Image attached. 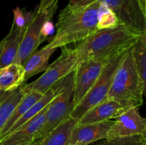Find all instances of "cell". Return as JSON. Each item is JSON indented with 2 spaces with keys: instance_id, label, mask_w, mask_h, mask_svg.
Segmentation results:
<instances>
[{
  "instance_id": "obj_3",
  "label": "cell",
  "mask_w": 146,
  "mask_h": 145,
  "mask_svg": "<svg viewBox=\"0 0 146 145\" xmlns=\"http://www.w3.org/2000/svg\"><path fill=\"white\" fill-rule=\"evenodd\" d=\"M143 81L131 49L115 71L107 99L115 100L132 107H140L143 102Z\"/></svg>"
},
{
  "instance_id": "obj_31",
  "label": "cell",
  "mask_w": 146,
  "mask_h": 145,
  "mask_svg": "<svg viewBox=\"0 0 146 145\" xmlns=\"http://www.w3.org/2000/svg\"><path fill=\"white\" fill-rule=\"evenodd\" d=\"M1 41H0V50H1Z\"/></svg>"
},
{
  "instance_id": "obj_24",
  "label": "cell",
  "mask_w": 146,
  "mask_h": 145,
  "mask_svg": "<svg viewBox=\"0 0 146 145\" xmlns=\"http://www.w3.org/2000/svg\"><path fill=\"white\" fill-rule=\"evenodd\" d=\"M13 12H14L13 23L18 28L26 29L34 15V10L31 11H27L24 9H21L19 7H17L14 9Z\"/></svg>"
},
{
  "instance_id": "obj_6",
  "label": "cell",
  "mask_w": 146,
  "mask_h": 145,
  "mask_svg": "<svg viewBox=\"0 0 146 145\" xmlns=\"http://www.w3.org/2000/svg\"><path fill=\"white\" fill-rule=\"evenodd\" d=\"M128 52L109 58L94 86L74 107L70 117L78 121L88 111L107 99L115 71Z\"/></svg>"
},
{
  "instance_id": "obj_8",
  "label": "cell",
  "mask_w": 146,
  "mask_h": 145,
  "mask_svg": "<svg viewBox=\"0 0 146 145\" xmlns=\"http://www.w3.org/2000/svg\"><path fill=\"white\" fill-rule=\"evenodd\" d=\"M109 58L82 60L74 71V107L82 100L98 80Z\"/></svg>"
},
{
  "instance_id": "obj_5",
  "label": "cell",
  "mask_w": 146,
  "mask_h": 145,
  "mask_svg": "<svg viewBox=\"0 0 146 145\" xmlns=\"http://www.w3.org/2000/svg\"><path fill=\"white\" fill-rule=\"evenodd\" d=\"M74 109V71L66 75L61 92L48 104L46 119L37 134V140L46 134L68 119Z\"/></svg>"
},
{
  "instance_id": "obj_32",
  "label": "cell",
  "mask_w": 146,
  "mask_h": 145,
  "mask_svg": "<svg viewBox=\"0 0 146 145\" xmlns=\"http://www.w3.org/2000/svg\"><path fill=\"white\" fill-rule=\"evenodd\" d=\"M143 95H145V98H146V91H145V92H144Z\"/></svg>"
},
{
  "instance_id": "obj_23",
  "label": "cell",
  "mask_w": 146,
  "mask_h": 145,
  "mask_svg": "<svg viewBox=\"0 0 146 145\" xmlns=\"http://www.w3.org/2000/svg\"><path fill=\"white\" fill-rule=\"evenodd\" d=\"M98 145H145V141L140 135L106 138Z\"/></svg>"
},
{
  "instance_id": "obj_25",
  "label": "cell",
  "mask_w": 146,
  "mask_h": 145,
  "mask_svg": "<svg viewBox=\"0 0 146 145\" xmlns=\"http://www.w3.org/2000/svg\"><path fill=\"white\" fill-rule=\"evenodd\" d=\"M54 27L52 23L51 22V21H48L46 23H44V24L43 25L42 28H41V35L44 38H45L46 39L47 38L48 36L50 34L54 32Z\"/></svg>"
},
{
  "instance_id": "obj_4",
  "label": "cell",
  "mask_w": 146,
  "mask_h": 145,
  "mask_svg": "<svg viewBox=\"0 0 146 145\" xmlns=\"http://www.w3.org/2000/svg\"><path fill=\"white\" fill-rule=\"evenodd\" d=\"M62 48L59 57L48 67L41 76L31 83L21 85L25 93L36 91L44 94L58 81L76 71L81 61L79 55L75 48H68L67 45Z\"/></svg>"
},
{
  "instance_id": "obj_29",
  "label": "cell",
  "mask_w": 146,
  "mask_h": 145,
  "mask_svg": "<svg viewBox=\"0 0 146 145\" xmlns=\"http://www.w3.org/2000/svg\"><path fill=\"white\" fill-rule=\"evenodd\" d=\"M30 145H41V140H37Z\"/></svg>"
},
{
  "instance_id": "obj_30",
  "label": "cell",
  "mask_w": 146,
  "mask_h": 145,
  "mask_svg": "<svg viewBox=\"0 0 146 145\" xmlns=\"http://www.w3.org/2000/svg\"><path fill=\"white\" fill-rule=\"evenodd\" d=\"M144 141H145V145H146V137H144Z\"/></svg>"
},
{
  "instance_id": "obj_9",
  "label": "cell",
  "mask_w": 146,
  "mask_h": 145,
  "mask_svg": "<svg viewBox=\"0 0 146 145\" xmlns=\"http://www.w3.org/2000/svg\"><path fill=\"white\" fill-rule=\"evenodd\" d=\"M140 135L146 137V119L139 112V107H131L115 119L107 138Z\"/></svg>"
},
{
  "instance_id": "obj_19",
  "label": "cell",
  "mask_w": 146,
  "mask_h": 145,
  "mask_svg": "<svg viewBox=\"0 0 146 145\" xmlns=\"http://www.w3.org/2000/svg\"><path fill=\"white\" fill-rule=\"evenodd\" d=\"M43 95L44 94H41L36 91H31V92H28L24 97V98L14 108V111L11 114L9 117L8 118L6 123L4 124L2 129L0 131V141L6 136L8 131L13 126V125L22 115H24V113L27 112V110L42 97Z\"/></svg>"
},
{
  "instance_id": "obj_20",
  "label": "cell",
  "mask_w": 146,
  "mask_h": 145,
  "mask_svg": "<svg viewBox=\"0 0 146 145\" xmlns=\"http://www.w3.org/2000/svg\"><path fill=\"white\" fill-rule=\"evenodd\" d=\"M138 72L144 83V92L146 91V31L131 48Z\"/></svg>"
},
{
  "instance_id": "obj_26",
  "label": "cell",
  "mask_w": 146,
  "mask_h": 145,
  "mask_svg": "<svg viewBox=\"0 0 146 145\" xmlns=\"http://www.w3.org/2000/svg\"><path fill=\"white\" fill-rule=\"evenodd\" d=\"M56 1V0H41L40 4H38L37 8V11H41L46 9L48 7H51L53 4Z\"/></svg>"
},
{
  "instance_id": "obj_28",
  "label": "cell",
  "mask_w": 146,
  "mask_h": 145,
  "mask_svg": "<svg viewBox=\"0 0 146 145\" xmlns=\"http://www.w3.org/2000/svg\"><path fill=\"white\" fill-rule=\"evenodd\" d=\"M11 92H2V91H0V105H1V102L7 98L9 94Z\"/></svg>"
},
{
  "instance_id": "obj_15",
  "label": "cell",
  "mask_w": 146,
  "mask_h": 145,
  "mask_svg": "<svg viewBox=\"0 0 146 145\" xmlns=\"http://www.w3.org/2000/svg\"><path fill=\"white\" fill-rule=\"evenodd\" d=\"M25 29H21L12 23L7 36L1 40L0 50V68L13 63L18 53Z\"/></svg>"
},
{
  "instance_id": "obj_2",
  "label": "cell",
  "mask_w": 146,
  "mask_h": 145,
  "mask_svg": "<svg viewBox=\"0 0 146 145\" xmlns=\"http://www.w3.org/2000/svg\"><path fill=\"white\" fill-rule=\"evenodd\" d=\"M143 32L131 26L119 24L114 28L98 30L78 42L74 48L81 61L110 58L129 51Z\"/></svg>"
},
{
  "instance_id": "obj_17",
  "label": "cell",
  "mask_w": 146,
  "mask_h": 145,
  "mask_svg": "<svg viewBox=\"0 0 146 145\" xmlns=\"http://www.w3.org/2000/svg\"><path fill=\"white\" fill-rule=\"evenodd\" d=\"M25 71L24 66L13 63L0 68V91L11 92L24 85Z\"/></svg>"
},
{
  "instance_id": "obj_10",
  "label": "cell",
  "mask_w": 146,
  "mask_h": 145,
  "mask_svg": "<svg viewBox=\"0 0 146 145\" xmlns=\"http://www.w3.org/2000/svg\"><path fill=\"white\" fill-rule=\"evenodd\" d=\"M115 13L120 24L146 31V21L136 0H99Z\"/></svg>"
},
{
  "instance_id": "obj_21",
  "label": "cell",
  "mask_w": 146,
  "mask_h": 145,
  "mask_svg": "<svg viewBox=\"0 0 146 145\" xmlns=\"http://www.w3.org/2000/svg\"><path fill=\"white\" fill-rule=\"evenodd\" d=\"M26 95L27 93H25L21 89V87H20L11 92L1 102L0 105V131L14 111V108Z\"/></svg>"
},
{
  "instance_id": "obj_27",
  "label": "cell",
  "mask_w": 146,
  "mask_h": 145,
  "mask_svg": "<svg viewBox=\"0 0 146 145\" xmlns=\"http://www.w3.org/2000/svg\"><path fill=\"white\" fill-rule=\"evenodd\" d=\"M98 0H70L68 4L71 6H86Z\"/></svg>"
},
{
  "instance_id": "obj_14",
  "label": "cell",
  "mask_w": 146,
  "mask_h": 145,
  "mask_svg": "<svg viewBox=\"0 0 146 145\" xmlns=\"http://www.w3.org/2000/svg\"><path fill=\"white\" fill-rule=\"evenodd\" d=\"M65 78H64L63 79L58 81V82L56 84H54V85H53L46 92H45V93L42 95V97H41L36 103H34V105L27 110V112H25L24 115H22V116H21V117L13 125V126L10 128V129L8 131V132H7V134H6V136H4V138H5L6 136H8L9 134L12 133V132H14L16 129L19 128L21 125H23L24 124H25L26 122L29 121L31 119H32V118L34 117H35L37 114L39 113L43 109H44L47 105H48V104H49L50 102H51V101H52L53 100H54V98L61 92V90H62L63 87H64V82H65ZM4 138H3V139H4ZM2 139H1V140H2Z\"/></svg>"
},
{
  "instance_id": "obj_7",
  "label": "cell",
  "mask_w": 146,
  "mask_h": 145,
  "mask_svg": "<svg viewBox=\"0 0 146 145\" xmlns=\"http://www.w3.org/2000/svg\"><path fill=\"white\" fill-rule=\"evenodd\" d=\"M58 0H56L51 7L44 11H38L37 8L34 9V15L26 28L14 63L23 65L26 59L45 41L46 38L41 35V28L44 23L51 21L52 18L58 8Z\"/></svg>"
},
{
  "instance_id": "obj_13",
  "label": "cell",
  "mask_w": 146,
  "mask_h": 145,
  "mask_svg": "<svg viewBox=\"0 0 146 145\" xmlns=\"http://www.w3.org/2000/svg\"><path fill=\"white\" fill-rule=\"evenodd\" d=\"M132 106L120 101L106 99L90 109L79 119V124H91L106 122L117 117Z\"/></svg>"
},
{
  "instance_id": "obj_11",
  "label": "cell",
  "mask_w": 146,
  "mask_h": 145,
  "mask_svg": "<svg viewBox=\"0 0 146 145\" xmlns=\"http://www.w3.org/2000/svg\"><path fill=\"white\" fill-rule=\"evenodd\" d=\"M48 106L0 141V145H30L36 142L37 134L45 122Z\"/></svg>"
},
{
  "instance_id": "obj_22",
  "label": "cell",
  "mask_w": 146,
  "mask_h": 145,
  "mask_svg": "<svg viewBox=\"0 0 146 145\" xmlns=\"http://www.w3.org/2000/svg\"><path fill=\"white\" fill-rule=\"evenodd\" d=\"M97 18V27L98 30L114 28L120 24L115 13L108 7L106 4L101 1H100L98 7Z\"/></svg>"
},
{
  "instance_id": "obj_18",
  "label": "cell",
  "mask_w": 146,
  "mask_h": 145,
  "mask_svg": "<svg viewBox=\"0 0 146 145\" xmlns=\"http://www.w3.org/2000/svg\"><path fill=\"white\" fill-rule=\"evenodd\" d=\"M78 121L69 117L41 139V145H67Z\"/></svg>"
},
{
  "instance_id": "obj_1",
  "label": "cell",
  "mask_w": 146,
  "mask_h": 145,
  "mask_svg": "<svg viewBox=\"0 0 146 145\" xmlns=\"http://www.w3.org/2000/svg\"><path fill=\"white\" fill-rule=\"evenodd\" d=\"M99 4L98 0L86 6L68 4L64 7L60 11L56 24V33L46 46L62 48L80 42L96 32Z\"/></svg>"
},
{
  "instance_id": "obj_12",
  "label": "cell",
  "mask_w": 146,
  "mask_h": 145,
  "mask_svg": "<svg viewBox=\"0 0 146 145\" xmlns=\"http://www.w3.org/2000/svg\"><path fill=\"white\" fill-rule=\"evenodd\" d=\"M113 120L91 124L78 123L74 128L67 145H88L106 139Z\"/></svg>"
},
{
  "instance_id": "obj_16",
  "label": "cell",
  "mask_w": 146,
  "mask_h": 145,
  "mask_svg": "<svg viewBox=\"0 0 146 145\" xmlns=\"http://www.w3.org/2000/svg\"><path fill=\"white\" fill-rule=\"evenodd\" d=\"M57 48L44 46L35 51L26 59L23 63L25 71V81L31 77L44 72L48 67V61Z\"/></svg>"
}]
</instances>
